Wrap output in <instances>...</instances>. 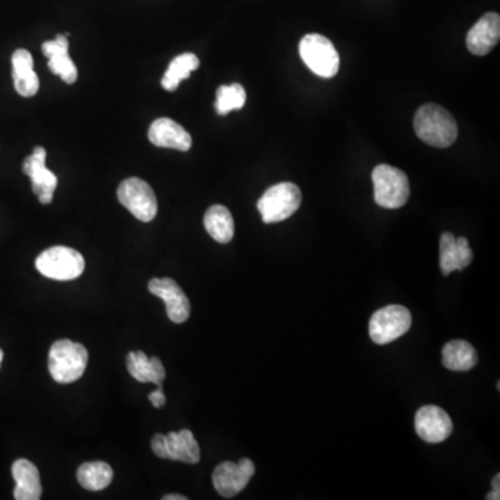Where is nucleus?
Segmentation results:
<instances>
[{
  "instance_id": "1",
  "label": "nucleus",
  "mask_w": 500,
  "mask_h": 500,
  "mask_svg": "<svg viewBox=\"0 0 500 500\" xmlns=\"http://www.w3.org/2000/svg\"><path fill=\"white\" fill-rule=\"evenodd\" d=\"M415 132L421 141L434 148H449L458 139V123L443 106L426 103L415 116Z\"/></svg>"
},
{
  "instance_id": "2",
  "label": "nucleus",
  "mask_w": 500,
  "mask_h": 500,
  "mask_svg": "<svg viewBox=\"0 0 500 500\" xmlns=\"http://www.w3.org/2000/svg\"><path fill=\"white\" fill-rule=\"evenodd\" d=\"M88 350L70 339L56 341L50 347L49 372L58 384H71L80 380L88 364Z\"/></svg>"
},
{
  "instance_id": "3",
  "label": "nucleus",
  "mask_w": 500,
  "mask_h": 500,
  "mask_svg": "<svg viewBox=\"0 0 500 500\" xmlns=\"http://www.w3.org/2000/svg\"><path fill=\"white\" fill-rule=\"evenodd\" d=\"M301 203L302 192L298 185L281 182L264 192L259 199L258 209L266 224H276L295 215Z\"/></svg>"
},
{
  "instance_id": "4",
  "label": "nucleus",
  "mask_w": 500,
  "mask_h": 500,
  "mask_svg": "<svg viewBox=\"0 0 500 500\" xmlns=\"http://www.w3.org/2000/svg\"><path fill=\"white\" fill-rule=\"evenodd\" d=\"M375 203L385 209H399L410 197L408 175L402 170L380 164L373 170Z\"/></svg>"
},
{
  "instance_id": "5",
  "label": "nucleus",
  "mask_w": 500,
  "mask_h": 500,
  "mask_svg": "<svg viewBox=\"0 0 500 500\" xmlns=\"http://www.w3.org/2000/svg\"><path fill=\"white\" fill-rule=\"evenodd\" d=\"M35 268L48 278L56 281H71L83 273L85 260L75 249L67 246H53L38 256Z\"/></svg>"
},
{
  "instance_id": "6",
  "label": "nucleus",
  "mask_w": 500,
  "mask_h": 500,
  "mask_svg": "<svg viewBox=\"0 0 500 500\" xmlns=\"http://www.w3.org/2000/svg\"><path fill=\"white\" fill-rule=\"evenodd\" d=\"M299 53L304 65L321 78H332L339 71V55L334 43L320 34H309L302 38Z\"/></svg>"
},
{
  "instance_id": "7",
  "label": "nucleus",
  "mask_w": 500,
  "mask_h": 500,
  "mask_svg": "<svg viewBox=\"0 0 500 500\" xmlns=\"http://www.w3.org/2000/svg\"><path fill=\"white\" fill-rule=\"evenodd\" d=\"M411 313L400 304H390L375 311L370 319L369 334L377 345H387L399 339L410 329Z\"/></svg>"
},
{
  "instance_id": "8",
  "label": "nucleus",
  "mask_w": 500,
  "mask_h": 500,
  "mask_svg": "<svg viewBox=\"0 0 500 500\" xmlns=\"http://www.w3.org/2000/svg\"><path fill=\"white\" fill-rule=\"evenodd\" d=\"M118 202L139 222L149 223L156 217L157 199L148 182L141 179H128L117 190Z\"/></svg>"
},
{
  "instance_id": "9",
  "label": "nucleus",
  "mask_w": 500,
  "mask_h": 500,
  "mask_svg": "<svg viewBox=\"0 0 500 500\" xmlns=\"http://www.w3.org/2000/svg\"><path fill=\"white\" fill-rule=\"evenodd\" d=\"M152 449L157 458L167 459V461H182L188 464H197L200 461L199 443L189 430L170 433L167 435L157 434L152 439Z\"/></svg>"
},
{
  "instance_id": "10",
  "label": "nucleus",
  "mask_w": 500,
  "mask_h": 500,
  "mask_svg": "<svg viewBox=\"0 0 500 500\" xmlns=\"http://www.w3.org/2000/svg\"><path fill=\"white\" fill-rule=\"evenodd\" d=\"M255 471V464L250 459H241L240 463L223 461L213 473V485L218 494L231 499L248 487Z\"/></svg>"
},
{
  "instance_id": "11",
  "label": "nucleus",
  "mask_w": 500,
  "mask_h": 500,
  "mask_svg": "<svg viewBox=\"0 0 500 500\" xmlns=\"http://www.w3.org/2000/svg\"><path fill=\"white\" fill-rule=\"evenodd\" d=\"M416 433L428 443H443L453 433V423L443 408L439 406H423L416 413Z\"/></svg>"
},
{
  "instance_id": "12",
  "label": "nucleus",
  "mask_w": 500,
  "mask_h": 500,
  "mask_svg": "<svg viewBox=\"0 0 500 500\" xmlns=\"http://www.w3.org/2000/svg\"><path fill=\"white\" fill-rule=\"evenodd\" d=\"M149 291L166 303L167 316L175 324L189 319L190 302L181 286L172 278H154L149 281Z\"/></svg>"
},
{
  "instance_id": "13",
  "label": "nucleus",
  "mask_w": 500,
  "mask_h": 500,
  "mask_svg": "<svg viewBox=\"0 0 500 500\" xmlns=\"http://www.w3.org/2000/svg\"><path fill=\"white\" fill-rule=\"evenodd\" d=\"M47 152L42 146H37L34 154L28 156L22 164V171L27 174L32 181V190L37 195L42 205L52 203L56 187H57V177L45 166Z\"/></svg>"
},
{
  "instance_id": "14",
  "label": "nucleus",
  "mask_w": 500,
  "mask_h": 500,
  "mask_svg": "<svg viewBox=\"0 0 500 500\" xmlns=\"http://www.w3.org/2000/svg\"><path fill=\"white\" fill-rule=\"evenodd\" d=\"M473 258V250L469 248L467 238H454L451 232L443 233L439 242V264L443 276L469 268Z\"/></svg>"
},
{
  "instance_id": "15",
  "label": "nucleus",
  "mask_w": 500,
  "mask_h": 500,
  "mask_svg": "<svg viewBox=\"0 0 500 500\" xmlns=\"http://www.w3.org/2000/svg\"><path fill=\"white\" fill-rule=\"evenodd\" d=\"M500 39V17L497 13H487L467 34V48L476 56L491 53Z\"/></svg>"
},
{
  "instance_id": "16",
  "label": "nucleus",
  "mask_w": 500,
  "mask_h": 500,
  "mask_svg": "<svg viewBox=\"0 0 500 500\" xmlns=\"http://www.w3.org/2000/svg\"><path fill=\"white\" fill-rule=\"evenodd\" d=\"M149 141L159 148L188 152L192 148L189 132L171 118H159L149 128Z\"/></svg>"
},
{
  "instance_id": "17",
  "label": "nucleus",
  "mask_w": 500,
  "mask_h": 500,
  "mask_svg": "<svg viewBox=\"0 0 500 500\" xmlns=\"http://www.w3.org/2000/svg\"><path fill=\"white\" fill-rule=\"evenodd\" d=\"M43 55L49 58V68L53 75H60L66 83L77 81L78 71L68 56V40L66 35H57L53 40L42 45Z\"/></svg>"
},
{
  "instance_id": "18",
  "label": "nucleus",
  "mask_w": 500,
  "mask_h": 500,
  "mask_svg": "<svg viewBox=\"0 0 500 500\" xmlns=\"http://www.w3.org/2000/svg\"><path fill=\"white\" fill-rule=\"evenodd\" d=\"M13 478L16 481L14 499L39 500L42 495L39 471L37 466L27 459H19L12 467Z\"/></svg>"
},
{
  "instance_id": "19",
  "label": "nucleus",
  "mask_w": 500,
  "mask_h": 500,
  "mask_svg": "<svg viewBox=\"0 0 500 500\" xmlns=\"http://www.w3.org/2000/svg\"><path fill=\"white\" fill-rule=\"evenodd\" d=\"M127 369L139 382H154L157 387H163L166 370L159 357H148L141 350H136L127 356Z\"/></svg>"
},
{
  "instance_id": "20",
  "label": "nucleus",
  "mask_w": 500,
  "mask_h": 500,
  "mask_svg": "<svg viewBox=\"0 0 500 500\" xmlns=\"http://www.w3.org/2000/svg\"><path fill=\"white\" fill-rule=\"evenodd\" d=\"M443 363L452 372H469L478 363V355L473 345L463 339H456L443 346Z\"/></svg>"
},
{
  "instance_id": "21",
  "label": "nucleus",
  "mask_w": 500,
  "mask_h": 500,
  "mask_svg": "<svg viewBox=\"0 0 500 500\" xmlns=\"http://www.w3.org/2000/svg\"><path fill=\"white\" fill-rule=\"evenodd\" d=\"M203 223H205L206 231L209 232L210 237L218 243H228L232 241L235 224H233L232 215L225 206H212L206 212Z\"/></svg>"
},
{
  "instance_id": "22",
  "label": "nucleus",
  "mask_w": 500,
  "mask_h": 500,
  "mask_svg": "<svg viewBox=\"0 0 500 500\" xmlns=\"http://www.w3.org/2000/svg\"><path fill=\"white\" fill-rule=\"evenodd\" d=\"M113 469L105 461H90L83 464L77 471V479L88 491H103L113 481Z\"/></svg>"
},
{
  "instance_id": "23",
  "label": "nucleus",
  "mask_w": 500,
  "mask_h": 500,
  "mask_svg": "<svg viewBox=\"0 0 500 500\" xmlns=\"http://www.w3.org/2000/svg\"><path fill=\"white\" fill-rule=\"evenodd\" d=\"M197 67H199V58L194 53L177 56L167 68L166 75L162 80V86L169 92H172L179 88L181 81L187 80Z\"/></svg>"
},
{
  "instance_id": "24",
  "label": "nucleus",
  "mask_w": 500,
  "mask_h": 500,
  "mask_svg": "<svg viewBox=\"0 0 500 500\" xmlns=\"http://www.w3.org/2000/svg\"><path fill=\"white\" fill-rule=\"evenodd\" d=\"M245 88L240 83L232 85H223L217 90V101H215V110L220 116L231 113L232 110H240L245 106Z\"/></svg>"
},
{
  "instance_id": "25",
  "label": "nucleus",
  "mask_w": 500,
  "mask_h": 500,
  "mask_svg": "<svg viewBox=\"0 0 500 500\" xmlns=\"http://www.w3.org/2000/svg\"><path fill=\"white\" fill-rule=\"evenodd\" d=\"M13 77H22V75L34 73V60L31 53L25 49H19L14 52L12 57Z\"/></svg>"
},
{
  "instance_id": "26",
  "label": "nucleus",
  "mask_w": 500,
  "mask_h": 500,
  "mask_svg": "<svg viewBox=\"0 0 500 500\" xmlns=\"http://www.w3.org/2000/svg\"><path fill=\"white\" fill-rule=\"evenodd\" d=\"M13 80H14V88L17 92L24 98L37 95L38 90H39V78L35 75V71L31 75H22V77H13Z\"/></svg>"
},
{
  "instance_id": "27",
  "label": "nucleus",
  "mask_w": 500,
  "mask_h": 500,
  "mask_svg": "<svg viewBox=\"0 0 500 500\" xmlns=\"http://www.w3.org/2000/svg\"><path fill=\"white\" fill-rule=\"evenodd\" d=\"M149 400H151L152 405H154V408H163L164 403H166V395H164L163 387H159L156 390L151 392V395H149Z\"/></svg>"
},
{
  "instance_id": "28",
  "label": "nucleus",
  "mask_w": 500,
  "mask_h": 500,
  "mask_svg": "<svg viewBox=\"0 0 500 500\" xmlns=\"http://www.w3.org/2000/svg\"><path fill=\"white\" fill-rule=\"evenodd\" d=\"M488 500H499L500 499V474H496L495 478L492 479V492L487 496Z\"/></svg>"
},
{
  "instance_id": "29",
  "label": "nucleus",
  "mask_w": 500,
  "mask_h": 500,
  "mask_svg": "<svg viewBox=\"0 0 500 500\" xmlns=\"http://www.w3.org/2000/svg\"><path fill=\"white\" fill-rule=\"evenodd\" d=\"M187 496H182V495H167V496H163V500H187Z\"/></svg>"
},
{
  "instance_id": "30",
  "label": "nucleus",
  "mask_w": 500,
  "mask_h": 500,
  "mask_svg": "<svg viewBox=\"0 0 500 500\" xmlns=\"http://www.w3.org/2000/svg\"><path fill=\"white\" fill-rule=\"evenodd\" d=\"M2 360H4V352L0 350V364H2Z\"/></svg>"
}]
</instances>
